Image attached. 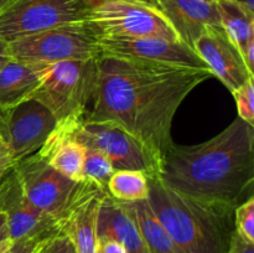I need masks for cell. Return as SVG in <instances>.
I'll return each mask as SVG.
<instances>
[{"label":"cell","instance_id":"obj_1","mask_svg":"<svg viewBox=\"0 0 254 253\" xmlns=\"http://www.w3.org/2000/svg\"><path fill=\"white\" fill-rule=\"evenodd\" d=\"M213 77L210 69L101 56L93 107L83 121L114 122L161 161L174 144L171 126L184 99Z\"/></svg>","mask_w":254,"mask_h":253},{"label":"cell","instance_id":"obj_2","mask_svg":"<svg viewBox=\"0 0 254 253\" xmlns=\"http://www.w3.org/2000/svg\"><path fill=\"white\" fill-rule=\"evenodd\" d=\"M158 178L184 196L233 210L253 196L254 126L236 118L225 130L197 145H173Z\"/></svg>","mask_w":254,"mask_h":253},{"label":"cell","instance_id":"obj_3","mask_svg":"<svg viewBox=\"0 0 254 253\" xmlns=\"http://www.w3.org/2000/svg\"><path fill=\"white\" fill-rule=\"evenodd\" d=\"M149 179L148 202L183 253H228L235 211L198 202Z\"/></svg>","mask_w":254,"mask_h":253},{"label":"cell","instance_id":"obj_4","mask_svg":"<svg viewBox=\"0 0 254 253\" xmlns=\"http://www.w3.org/2000/svg\"><path fill=\"white\" fill-rule=\"evenodd\" d=\"M99 32L88 21L60 25L9 42L12 60L34 64L99 59Z\"/></svg>","mask_w":254,"mask_h":253},{"label":"cell","instance_id":"obj_5","mask_svg":"<svg viewBox=\"0 0 254 253\" xmlns=\"http://www.w3.org/2000/svg\"><path fill=\"white\" fill-rule=\"evenodd\" d=\"M97 61L98 59H91L49 64L31 98L49 108L59 122L83 121L96 89Z\"/></svg>","mask_w":254,"mask_h":253},{"label":"cell","instance_id":"obj_6","mask_svg":"<svg viewBox=\"0 0 254 253\" xmlns=\"http://www.w3.org/2000/svg\"><path fill=\"white\" fill-rule=\"evenodd\" d=\"M72 136L84 148L101 150L116 170H136L158 178L160 160L136 136L114 122L82 121Z\"/></svg>","mask_w":254,"mask_h":253},{"label":"cell","instance_id":"obj_7","mask_svg":"<svg viewBox=\"0 0 254 253\" xmlns=\"http://www.w3.org/2000/svg\"><path fill=\"white\" fill-rule=\"evenodd\" d=\"M87 20L103 37L179 40L159 7L139 0H116L102 4L89 10Z\"/></svg>","mask_w":254,"mask_h":253},{"label":"cell","instance_id":"obj_8","mask_svg":"<svg viewBox=\"0 0 254 253\" xmlns=\"http://www.w3.org/2000/svg\"><path fill=\"white\" fill-rule=\"evenodd\" d=\"M83 0H15L0 14V37L9 44L60 25L88 19Z\"/></svg>","mask_w":254,"mask_h":253},{"label":"cell","instance_id":"obj_9","mask_svg":"<svg viewBox=\"0 0 254 253\" xmlns=\"http://www.w3.org/2000/svg\"><path fill=\"white\" fill-rule=\"evenodd\" d=\"M24 195L59 223L71 203L79 183L52 168L39 153H34L12 166ZM59 226V225H57Z\"/></svg>","mask_w":254,"mask_h":253},{"label":"cell","instance_id":"obj_10","mask_svg":"<svg viewBox=\"0 0 254 253\" xmlns=\"http://www.w3.org/2000/svg\"><path fill=\"white\" fill-rule=\"evenodd\" d=\"M101 56L140 60L169 66L210 69L192 47L180 40L161 37L144 39H114L99 37Z\"/></svg>","mask_w":254,"mask_h":253},{"label":"cell","instance_id":"obj_11","mask_svg":"<svg viewBox=\"0 0 254 253\" xmlns=\"http://www.w3.org/2000/svg\"><path fill=\"white\" fill-rule=\"evenodd\" d=\"M59 121L49 108L29 98L7 111V146L12 163L36 153Z\"/></svg>","mask_w":254,"mask_h":253},{"label":"cell","instance_id":"obj_12","mask_svg":"<svg viewBox=\"0 0 254 253\" xmlns=\"http://www.w3.org/2000/svg\"><path fill=\"white\" fill-rule=\"evenodd\" d=\"M108 191L83 180L71 203L59 221V231L73 245L76 253H97V218L102 200Z\"/></svg>","mask_w":254,"mask_h":253},{"label":"cell","instance_id":"obj_13","mask_svg":"<svg viewBox=\"0 0 254 253\" xmlns=\"http://www.w3.org/2000/svg\"><path fill=\"white\" fill-rule=\"evenodd\" d=\"M192 49L213 76L220 78L231 92L254 77L248 71L238 47L231 41L222 26L208 27L196 40Z\"/></svg>","mask_w":254,"mask_h":253},{"label":"cell","instance_id":"obj_14","mask_svg":"<svg viewBox=\"0 0 254 253\" xmlns=\"http://www.w3.org/2000/svg\"><path fill=\"white\" fill-rule=\"evenodd\" d=\"M2 212L6 216L7 232L12 242L25 238H44L59 232L57 221L32 205L24 195L14 170L10 175L9 188L5 195Z\"/></svg>","mask_w":254,"mask_h":253},{"label":"cell","instance_id":"obj_15","mask_svg":"<svg viewBox=\"0 0 254 253\" xmlns=\"http://www.w3.org/2000/svg\"><path fill=\"white\" fill-rule=\"evenodd\" d=\"M159 10L181 42L193 47L196 40L211 26H222L217 4L202 0H156Z\"/></svg>","mask_w":254,"mask_h":253},{"label":"cell","instance_id":"obj_16","mask_svg":"<svg viewBox=\"0 0 254 253\" xmlns=\"http://www.w3.org/2000/svg\"><path fill=\"white\" fill-rule=\"evenodd\" d=\"M81 122L78 119L59 122L44 145L37 150L52 168L76 183L83 181L82 168L86 148L72 136V131Z\"/></svg>","mask_w":254,"mask_h":253},{"label":"cell","instance_id":"obj_17","mask_svg":"<svg viewBox=\"0 0 254 253\" xmlns=\"http://www.w3.org/2000/svg\"><path fill=\"white\" fill-rule=\"evenodd\" d=\"M101 238L117 241L128 253H148L130 208L109 193L102 200L97 218V240Z\"/></svg>","mask_w":254,"mask_h":253},{"label":"cell","instance_id":"obj_18","mask_svg":"<svg viewBox=\"0 0 254 253\" xmlns=\"http://www.w3.org/2000/svg\"><path fill=\"white\" fill-rule=\"evenodd\" d=\"M49 64L10 60L0 69V109L9 111L31 98L41 84Z\"/></svg>","mask_w":254,"mask_h":253},{"label":"cell","instance_id":"obj_19","mask_svg":"<svg viewBox=\"0 0 254 253\" xmlns=\"http://www.w3.org/2000/svg\"><path fill=\"white\" fill-rule=\"evenodd\" d=\"M126 203L135 217L148 253H183L165 227L154 215L148 198Z\"/></svg>","mask_w":254,"mask_h":253},{"label":"cell","instance_id":"obj_20","mask_svg":"<svg viewBox=\"0 0 254 253\" xmlns=\"http://www.w3.org/2000/svg\"><path fill=\"white\" fill-rule=\"evenodd\" d=\"M216 4L223 30L242 55L248 41L254 39V11L236 0H217Z\"/></svg>","mask_w":254,"mask_h":253},{"label":"cell","instance_id":"obj_21","mask_svg":"<svg viewBox=\"0 0 254 253\" xmlns=\"http://www.w3.org/2000/svg\"><path fill=\"white\" fill-rule=\"evenodd\" d=\"M107 191L122 202L146 200L149 196V179L141 171L116 170L107 185Z\"/></svg>","mask_w":254,"mask_h":253},{"label":"cell","instance_id":"obj_22","mask_svg":"<svg viewBox=\"0 0 254 253\" xmlns=\"http://www.w3.org/2000/svg\"><path fill=\"white\" fill-rule=\"evenodd\" d=\"M113 173L114 169L106 154L97 149L86 148L83 168H82L83 180L92 181L99 188L107 190V185Z\"/></svg>","mask_w":254,"mask_h":253},{"label":"cell","instance_id":"obj_23","mask_svg":"<svg viewBox=\"0 0 254 253\" xmlns=\"http://www.w3.org/2000/svg\"><path fill=\"white\" fill-rule=\"evenodd\" d=\"M235 230L241 237L254 243V197L250 198L235 208Z\"/></svg>","mask_w":254,"mask_h":253},{"label":"cell","instance_id":"obj_24","mask_svg":"<svg viewBox=\"0 0 254 253\" xmlns=\"http://www.w3.org/2000/svg\"><path fill=\"white\" fill-rule=\"evenodd\" d=\"M237 103L238 118L254 126V77L232 92Z\"/></svg>","mask_w":254,"mask_h":253},{"label":"cell","instance_id":"obj_25","mask_svg":"<svg viewBox=\"0 0 254 253\" xmlns=\"http://www.w3.org/2000/svg\"><path fill=\"white\" fill-rule=\"evenodd\" d=\"M32 253H76V251L69 238L59 231L37 241Z\"/></svg>","mask_w":254,"mask_h":253},{"label":"cell","instance_id":"obj_26","mask_svg":"<svg viewBox=\"0 0 254 253\" xmlns=\"http://www.w3.org/2000/svg\"><path fill=\"white\" fill-rule=\"evenodd\" d=\"M97 253H128L119 242L108 238L97 240Z\"/></svg>","mask_w":254,"mask_h":253},{"label":"cell","instance_id":"obj_27","mask_svg":"<svg viewBox=\"0 0 254 253\" xmlns=\"http://www.w3.org/2000/svg\"><path fill=\"white\" fill-rule=\"evenodd\" d=\"M228 253H254V243H250L243 240L235 230Z\"/></svg>","mask_w":254,"mask_h":253},{"label":"cell","instance_id":"obj_28","mask_svg":"<svg viewBox=\"0 0 254 253\" xmlns=\"http://www.w3.org/2000/svg\"><path fill=\"white\" fill-rule=\"evenodd\" d=\"M37 241H39L37 238H25V240L16 241V242L12 243L10 253H32Z\"/></svg>","mask_w":254,"mask_h":253},{"label":"cell","instance_id":"obj_29","mask_svg":"<svg viewBox=\"0 0 254 253\" xmlns=\"http://www.w3.org/2000/svg\"><path fill=\"white\" fill-rule=\"evenodd\" d=\"M10 60H11V55H10L9 44L0 37V69Z\"/></svg>","mask_w":254,"mask_h":253},{"label":"cell","instance_id":"obj_30","mask_svg":"<svg viewBox=\"0 0 254 253\" xmlns=\"http://www.w3.org/2000/svg\"><path fill=\"white\" fill-rule=\"evenodd\" d=\"M2 164H14L12 163L11 158H10L9 153V146L5 139L0 138V165Z\"/></svg>","mask_w":254,"mask_h":253},{"label":"cell","instance_id":"obj_31","mask_svg":"<svg viewBox=\"0 0 254 253\" xmlns=\"http://www.w3.org/2000/svg\"><path fill=\"white\" fill-rule=\"evenodd\" d=\"M83 1L88 5L89 9H93V7L99 6V5L106 4V2H109V1H116V0H83ZM139 1L146 2V4H150V5H154V6L159 7L158 4H156V0H139Z\"/></svg>","mask_w":254,"mask_h":253},{"label":"cell","instance_id":"obj_32","mask_svg":"<svg viewBox=\"0 0 254 253\" xmlns=\"http://www.w3.org/2000/svg\"><path fill=\"white\" fill-rule=\"evenodd\" d=\"M6 240H10L9 232H7L6 216H5V213L2 211H0V243Z\"/></svg>","mask_w":254,"mask_h":253},{"label":"cell","instance_id":"obj_33","mask_svg":"<svg viewBox=\"0 0 254 253\" xmlns=\"http://www.w3.org/2000/svg\"><path fill=\"white\" fill-rule=\"evenodd\" d=\"M6 121H7V111L0 109V138L5 139V140H6V136H7Z\"/></svg>","mask_w":254,"mask_h":253},{"label":"cell","instance_id":"obj_34","mask_svg":"<svg viewBox=\"0 0 254 253\" xmlns=\"http://www.w3.org/2000/svg\"><path fill=\"white\" fill-rule=\"evenodd\" d=\"M12 171V169H11ZM11 171L9 173V175L4 179L1 184H0V211H2V205H4V200H5V195H6L7 188H9V183H10V175H11Z\"/></svg>","mask_w":254,"mask_h":253},{"label":"cell","instance_id":"obj_35","mask_svg":"<svg viewBox=\"0 0 254 253\" xmlns=\"http://www.w3.org/2000/svg\"><path fill=\"white\" fill-rule=\"evenodd\" d=\"M14 164H2L0 165V184L4 181V179L9 175V173L11 171Z\"/></svg>","mask_w":254,"mask_h":253},{"label":"cell","instance_id":"obj_36","mask_svg":"<svg viewBox=\"0 0 254 253\" xmlns=\"http://www.w3.org/2000/svg\"><path fill=\"white\" fill-rule=\"evenodd\" d=\"M12 241L11 240H6L4 242L0 243V253H10L12 247Z\"/></svg>","mask_w":254,"mask_h":253},{"label":"cell","instance_id":"obj_37","mask_svg":"<svg viewBox=\"0 0 254 253\" xmlns=\"http://www.w3.org/2000/svg\"><path fill=\"white\" fill-rule=\"evenodd\" d=\"M14 1L15 0H0V14H1V12Z\"/></svg>","mask_w":254,"mask_h":253},{"label":"cell","instance_id":"obj_38","mask_svg":"<svg viewBox=\"0 0 254 253\" xmlns=\"http://www.w3.org/2000/svg\"><path fill=\"white\" fill-rule=\"evenodd\" d=\"M236 1L241 2V4H243V5H246L248 9L253 10V11H254V0H236Z\"/></svg>","mask_w":254,"mask_h":253},{"label":"cell","instance_id":"obj_39","mask_svg":"<svg viewBox=\"0 0 254 253\" xmlns=\"http://www.w3.org/2000/svg\"><path fill=\"white\" fill-rule=\"evenodd\" d=\"M202 1L210 2V4H215V2H217V0H202Z\"/></svg>","mask_w":254,"mask_h":253}]
</instances>
